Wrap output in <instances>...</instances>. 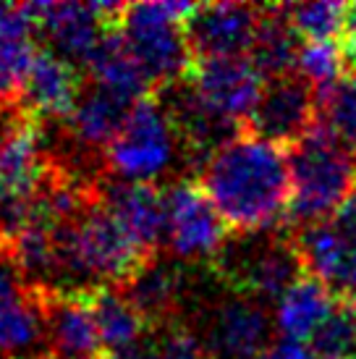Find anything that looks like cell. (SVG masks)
Wrapping results in <instances>:
<instances>
[{"mask_svg": "<svg viewBox=\"0 0 356 359\" xmlns=\"http://www.w3.org/2000/svg\"><path fill=\"white\" fill-rule=\"evenodd\" d=\"M197 184L233 233L283 229L291 210L288 147L244 129L199 168Z\"/></svg>", "mask_w": 356, "mask_h": 359, "instance_id": "obj_1", "label": "cell"}, {"mask_svg": "<svg viewBox=\"0 0 356 359\" xmlns=\"http://www.w3.org/2000/svg\"><path fill=\"white\" fill-rule=\"evenodd\" d=\"M291 210L288 229L336 218L356 197V152L320 121L301 142L288 147Z\"/></svg>", "mask_w": 356, "mask_h": 359, "instance_id": "obj_2", "label": "cell"}, {"mask_svg": "<svg viewBox=\"0 0 356 359\" xmlns=\"http://www.w3.org/2000/svg\"><path fill=\"white\" fill-rule=\"evenodd\" d=\"M191 3H129L118 16V32L155 95L186 81L197 66L186 37Z\"/></svg>", "mask_w": 356, "mask_h": 359, "instance_id": "obj_3", "label": "cell"}, {"mask_svg": "<svg viewBox=\"0 0 356 359\" xmlns=\"http://www.w3.org/2000/svg\"><path fill=\"white\" fill-rule=\"evenodd\" d=\"M212 273L231 291L262 304L280 302L301 278H307L294 231L283 229L259 233H233L223 247Z\"/></svg>", "mask_w": 356, "mask_h": 359, "instance_id": "obj_4", "label": "cell"}, {"mask_svg": "<svg viewBox=\"0 0 356 359\" xmlns=\"http://www.w3.org/2000/svg\"><path fill=\"white\" fill-rule=\"evenodd\" d=\"M191 299L197 307L184 323L215 359H254L275 344V318L267 304L231 291L223 280L215 294L194 291Z\"/></svg>", "mask_w": 356, "mask_h": 359, "instance_id": "obj_5", "label": "cell"}, {"mask_svg": "<svg viewBox=\"0 0 356 359\" xmlns=\"http://www.w3.org/2000/svg\"><path fill=\"white\" fill-rule=\"evenodd\" d=\"M178 158L186 165L173 118L158 95H149L131 108L123 129L105 152V165L110 179L155 184L152 179L163 176Z\"/></svg>", "mask_w": 356, "mask_h": 359, "instance_id": "obj_6", "label": "cell"}, {"mask_svg": "<svg viewBox=\"0 0 356 359\" xmlns=\"http://www.w3.org/2000/svg\"><path fill=\"white\" fill-rule=\"evenodd\" d=\"M21 11L53 53L76 66H87L110 27L118 24L123 3H21Z\"/></svg>", "mask_w": 356, "mask_h": 359, "instance_id": "obj_7", "label": "cell"}, {"mask_svg": "<svg viewBox=\"0 0 356 359\" xmlns=\"http://www.w3.org/2000/svg\"><path fill=\"white\" fill-rule=\"evenodd\" d=\"M291 231L309 278L338 299H356V197L336 218Z\"/></svg>", "mask_w": 356, "mask_h": 359, "instance_id": "obj_8", "label": "cell"}, {"mask_svg": "<svg viewBox=\"0 0 356 359\" xmlns=\"http://www.w3.org/2000/svg\"><path fill=\"white\" fill-rule=\"evenodd\" d=\"M168 202V250L186 262H205L218 257L231 239V229L197 181L176 179L165 187Z\"/></svg>", "mask_w": 356, "mask_h": 359, "instance_id": "obj_9", "label": "cell"}, {"mask_svg": "<svg viewBox=\"0 0 356 359\" xmlns=\"http://www.w3.org/2000/svg\"><path fill=\"white\" fill-rule=\"evenodd\" d=\"M320 123V92L301 74L278 76L265 84L247 129L280 147H294Z\"/></svg>", "mask_w": 356, "mask_h": 359, "instance_id": "obj_10", "label": "cell"}, {"mask_svg": "<svg viewBox=\"0 0 356 359\" xmlns=\"http://www.w3.org/2000/svg\"><path fill=\"white\" fill-rule=\"evenodd\" d=\"M189 84L202 105H207L220 118L247 126L267 81L252 63V58L241 55V58L197 60Z\"/></svg>", "mask_w": 356, "mask_h": 359, "instance_id": "obj_11", "label": "cell"}, {"mask_svg": "<svg viewBox=\"0 0 356 359\" xmlns=\"http://www.w3.org/2000/svg\"><path fill=\"white\" fill-rule=\"evenodd\" d=\"M265 6L207 3L186 19V37L197 60L241 58L252 53Z\"/></svg>", "mask_w": 356, "mask_h": 359, "instance_id": "obj_12", "label": "cell"}, {"mask_svg": "<svg viewBox=\"0 0 356 359\" xmlns=\"http://www.w3.org/2000/svg\"><path fill=\"white\" fill-rule=\"evenodd\" d=\"M45 341L60 359H105L97 323L89 307L87 291L42 289Z\"/></svg>", "mask_w": 356, "mask_h": 359, "instance_id": "obj_13", "label": "cell"}, {"mask_svg": "<svg viewBox=\"0 0 356 359\" xmlns=\"http://www.w3.org/2000/svg\"><path fill=\"white\" fill-rule=\"evenodd\" d=\"M100 200L131 239L149 255H158L168 236V202L165 189L144 181L105 179L100 184Z\"/></svg>", "mask_w": 356, "mask_h": 359, "instance_id": "obj_14", "label": "cell"}, {"mask_svg": "<svg viewBox=\"0 0 356 359\" xmlns=\"http://www.w3.org/2000/svg\"><path fill=\"white\" fill-rule=\"evenodd\" d=\"M84 87L87 84L76 63L40 45L32 58L27 81H24L21 105L42 123L66 121L71 110L76 108Z\"/></svg>", "mask_w": 356, "mask_h": 359, "instance_id": "obj_15", "label": "cell"}, {"mask_svg": "<svg viewBox=\"0 0 356 359\" xmlns=\"http://www.w3.org/2000/svg\"><path fill=\"white\" fill-rule=\"evenodd\" d=\"M45 339L42 289L21 278L0 259V354L19 357L37 354L34 346Z\"/></svg>", "mask_w": 356, "mask_h": 359, "instance_id": "obj_16", "label": "cell"}, {"mask_svg": "<svg viewBox=\"0 0 356 359\" xmlns=\"http://www.w3.org/2000/svg\"><path fill=\"white\" fill-rule=\"evenodd\" d=\"M118 289L152 330L186 318V299L194 297V289H189L186 273L178 265L160 262V257L152 259L147 268H142Z\"/></svg>", "mask_w": 356, "mask_h": 359, "instance_id": "obj_17", "label": "cell"}, {"mask_svg": "<svg viewBox=\"0 0 356 359\" xmlns=\"http://www.w3.org/2000/svg\"><path fill=\"white\" fill-rule=\"evenodd\" d=\"M42 121L27 116L19 129L0 144V200H34L48 176V150Z\"/></svg>", "mask_w": 356, "mask_h": 359, "instance_id": "obj_18", "label": "cell"}, {"mask_svg": "<svg viewBox=\"0 0 356 359\" xmlns=\"http://www.w3.org/2000/svg\"><path fill=\"white\" fill-rule=\"evenodd\" d=\"M134 105L137 102H129L116 92L89 81L81 92L76 108L63 121V129L76 147L105 158V152L113 144V140L118 137V131L123 129Z\"/></svg>", "mask_w": 356, "mask_h": 359, "instance_id": "obj_19", "label": "cell"}, {"mask_svg": "<svg viewBox=\"0 0 356 359\" xmlns=\"http://www.w3.org/2000/svg\"><path fill=\"white\" fill-rule=\"evenodd\" d=\"M84 69L89 74V81L116 92L129 102H139L149 95H155L144 71L139 69L137 58L131 55V50L121 37L118 24L105 32V37L100 40L97 50L92 53V58L87 60Z\"/></svg>", "mask_w": 356, "mask_h": 359, "instance_id": "obj_20", "label": "cell"}, {"mask_svg": "<svg viewBox=\"0 0 356 359\" xmlns=\"http://www.w3.org/2000/svg\"><path fill=\"white\" fill-rule=\"evenodd\" d=\"M34 53V27L27 13L21 6L0 3V102H21Z\"/></svg>", "mask_w": 356, "mask_h": 359, "instance_id": "obj_21", "label": "cell"}, {"mask_svg": "<svg viewBox=\"0 0 356 359\" xmlns=\"http://www.w3.org/2000/svg\"><path fill=\"white\" fill-rule=\"evenodd\" d=\"M338 297L333 291L322 286L315 278H301L288 291L283 299L278 302L275 309V328L283 341L304 344L315 339V333L322 328V323L330 318L336 309Z\"/></svg>", "mask_w": 356, "mask_h": 359, "instance_id": "obj_22", "label": "cell"}, {"mask_svg": "<svg viewBox=\"0 0 356 359\" xmlns=\"http://www.w3.org/2000/svg\"><path fill=\"white\" fill-rule=\"evenodd\" d=\"M89 307L97 323L102 346L113 357H123L126 351L137 349L139 341L152 333L147 320L139 315L137 307L116 286L89 289Z\"/></svg>", "mask_w": 356, "mask_h": 359, "instance_id": "obj_23", "label": "cell"}, {"mask_svg": "<svg viewBox=\"0 0 356 359\" xmlns=\"http://www.w3.org/2000/svg\"><path fill=\"white\" fill-rule=\"evenodd\" d=\"M304 40L291 27L283 6H265L262 21H259L257 37L252 45L249 58L267 81L288 74H299V58H301Z\"/></svg>", "mask_w": 356, "mask_h": 359, "instance_id": "obj_24", "label": "cell"}, {"mask_svg": "<svg viewBox=\"0 0 356 359\" xmlns=\"http://www.w3.org/2000/svg\"><path fill=\"white\" fill-rule=\"evenodd\" d=\"M291 27L304 42H338L346 32V3L325 0V3H296L283 6Z\"/></svg>", "mask_w": 356, "mask_h": 359, "instance_id": "obj_25", "label": "cell"}, {"mask_svg": "<svg viewBox=\"0 0 356 359\" xmlns=\"http://www.w3.org/2000/svg\"><path fill=\"white\" fill-rule=\"evenodd\" d=\"M315 359H356V302L338 299L330 318L309 341Z\"/></svg>", "mask_w": 356, "mask_h": 359, "instance_id": "obj_26", "label": "cell"}, {"mask_svg": "<svg viewBox=\"0 0 356 359\" xmlns=\"http://www.w3.org/2000/svg\"><path fill=\"white\" fill-rule=\"evenodd\" d=\"M299 74L320 95L336 87L338 81L351 74V63H348L343 42H304L301 58H299Z\"/></svg>", "mask_w": 356, "mask_h": 359, "instance_id": "obj_27", "label": "cell"}, {"mask_svg": "<svg viewBox=\"0 0 356 359\" xmlns=\"http://www.w3.org/2000/svg\"><path fill=\"white\" fill-rule=\"evenodd\" d=\"M320 121L356 152V74L320 95Z\"/></svg>", "mask_w": 356, "mask_h": 359, "instance_id": "obj_28", "label": "cell"}, {"mask_svg": "<svg viewBox=\"0 0 356 359\" xmlns=\"http://www.w3.org/2000/svg\"><path fill=\"white\" fill-rule=\"evenodd\" d=\"M149 359H215L184 320L152 330Z\"/></svg>", "mask_w": 356, "mask_h": 359, "instance_id": "obj_29", "label": "cell"}, {"mask_svg": "<svg viewBox=\"0 0 356 359\" xmlns=\"http://www.w3.org/2000/svg\"><path fill=\"white\" fill-rule=\"evenodd\" d=\"M254 359H315V354H312L309 346H304V344H294V341L280 339Z\"/></svg>", "mask_w": 356, "mask_h": 359, "instance_id": "obj_30", "label": "cell"}, {"mask_svg": "<svg viewBox=\"0 0 356 359\" xmlns=\"http://www.w3.org/2000/svg\"><path fill=\"white\" fill-rule=\"evenodd\" d=\"M24 359H60L58 354H53V351H37V354H32V357H24Z\"/></svg>", "mask_w": 356, "mask_h": 359, "instance_id": "obj_31", "label": "cell"}, {"mask_svg": "<svg viewBox=\"0 0 356 359\" xmlns=\"http://www.w3.org/2000/svg\"><path fill=\"white\" fill-rule=\"evenodd\" d=\"M105 359H129V357H113V354H108Z\"/></svg>", "mask_w": 356, "mask_h": 359, "instance_id": "obj_32", "label": "cell"}, {"mask_svg": "<svg viewBox=\"0 0 356 359\" xmlns=\"http://www.w3.org/2000/svg\"><path fill=\"white\" fill-rule=\"evenodd\" d=\"M0 359H11V357H6V354H0Z\"/></svg>", "mask_w": 356, "mask_h": 359, "instance_id": "obj_33", "label": "cell"}, {"mask_svg": "<svg viewBox=\"0 0 356 359\" xmlns=\"http://www.w3.org/2000/svg\"><path fill=\"white\" fill-rule=\"evenodd\" d=\"M354 302H356V299H354Z\"/></svg>", "mask_w": 356, "mask_h": 359, "instance_id": "obj_34", "label": "cell"}]
</instances>
